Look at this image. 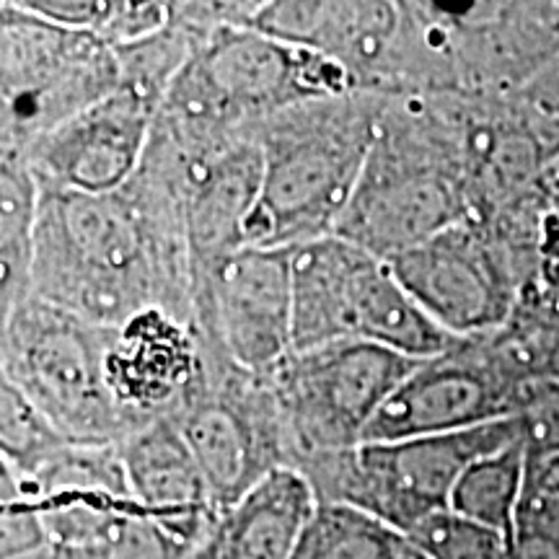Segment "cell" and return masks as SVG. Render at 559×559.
<instances>
[{
  "label": "cell",
  "mask_w": 559,
  "mask_h": 559,
  "mask_svg": "<svg viewBox=\"0 0 559 559\" xmlns=\"http://www.w3.org/2000/svg\"><path fill=\"white\" fill-rule=\"evenodd\" d=\"M29 296L96 326L151 309L194 324L179 187L145 166L104 198L39 187Z\"/></svg>",
  "instance_id": "1"
},
{
  "label": "cell",
  "mask_w": 559,
  "mask_h": 559,
  "mask_svg": "<svg viewBox=\"0 0 559 559\" xmlns=\"http://www.w3.org/2000/svg\"><path fill=\"white\" fill-rule=\"evenodd\" d=\"M466 218L461 96H383L373 145L334 236L391 262Z\"/></svg>",
  "instance_id": "2"
},
{
  "label": "cell",
  "mask_w": 559,
  "mask_h": 559,
  "mask_svg": "<svg viewBox=\"0 0 559 559\" xmlns=\"http://www.w3.org/2000/svg\"><path fill=\"white\" fill-rule=\"evenodd\" d=\"M383 96L313 99L270 117L254 132L262 190L247 247L298 249L334 228L349 205L376 138Z\"/></svg>",
  "instance_id": "3"
},
{
  "label": "cell",
  "mask_w": 559,
  "mask_h": 559,
  "mask_svg": "<svg viewBox=\"0 0 559 559\" xmlns=\"http://www.w3.org/2000/svg\"><path fill=\"white\" fill-rule=\"evenodd\" d=\"M290 264L293 349L368 342L425 360L456 342L419 309L386 260L340 236L293 249Z\"/></svg>",
  "instance_id": "4"
},
{
  "label": "cell",
  "mask_w": 559,
  "mask_h": 559,
  "mask_svg": "<svg viewBox=\"0 0 559 559\" xmlns=\"http://www.w3.org/2000/svg\"><path fill=\"white\" fill-rule=\"evenodd\" d=\"M523 440L519 419L479 428L330 453L298 474L319 506H347L407 536L430 515L449 510L451 492L474 461Z\"/></svg>",
  "instance_id": "5"
},
{
  "label": "cell",
  "mask_w": 559,
  "mask_h": 559,
  "mask_svg": "<svg viewBox=\"0 0 559 559\" xmlns=\"http://www.w3.org/2000/svg\"><path fill=\"white\" fill-rule=\"evenodd\" d=\"M107 345L109 326L34 296L21 300L5 324L3 366L62 443L107 449L135 432L111 394Z\"/></svg>",
  "instance_id": "6"
},
{
  "label": "cell",
  "mask_w": 559,
  "mask_h": 559,
  "mask_svg": "<svg viewBox=\"0 0 559 559\" xmlns=\"http://www.w3.org/2000/svg\"><path fill=\"white\" fill-rule=\"evenodd\" d=\"M417 360L368 342H330L293 349L267 386L283 425L288 469L358 449Z\"/></svg>",
  "instance_id": "7"
},
{
  "label": "cell",
  "mask_w": 559,
  "mask_h": 559,
  "mask_svg": "<svg viewBox=\"0 0 559 559\" xmlns=\"http://www.w3.org/2000/svg\"><path fill=\"white\" fill-rule=\"evenodd\" d=\"M198 461L215 513L234 508L272 472L288 469V451L272 391L210 353L198 386L171 417Z\"/></svg>",
  "instance_id": "8"
},
{
  "label": "cell",
  "mask_w": 559,
  "mask_h": 559,
  "mask_svg": "<svg viewBox=\"0 0 559 559\" xmlns=\"http://www.w3.org/2000/svg\"><path fill=\"white\" fill-rule=\"evenodd\" d=\"M531 376L510 355L500 330L456 340L417 360L366 432L362 443L445 436L510 419Z\"/></svg>",
  "instance_id": "9"
},
{
  "label": "cell",
  "mask_w": 559,
  "mask_h": 559,
  "mask_svg": "<svg viewBox=\"0 0 559 559\" xmlns=\"http://www.w3.org/2000/svg\"><path fill=\"white\" fill-rule=\"evenodd\" d=\"M293 249L243 247L192 296L210 353L251 376H270L293 353Z\"/></svg>",
  "instance_id": "10"
},
{
  "label": "cell",
  "mask_w": 559,
  "mask_h": 559,
  "mask_svg": "<svg viewBox=\"0 0 559 559\" xmlns=\"http://www.w3.org/2000/svg\"><path fill=\"white\" fill-rule=\"evenodd\" d=\"M389 264L419 309L451 337H479L513 317L519 275L481 223L461 221Z\"/></svg>",
  "instance_id": "11"
},
{
  "label": "cell",
  "mask_w": 559,
  "mask_h": 559,
  "mask_svg": "<svg viewBox=\"0 0 559 559\" xmlns=\"http://www.w3.org/2000/svg\"><path fill=\"white\" fill-rule=\"evenodd\" d=\"M158 104L117 88L29 143L39 187L104 198L135 177L148 151Z\"/></svg>",
  "instance_id": "12"
},
{
  "label": "cell",
  "mask_w": 559,
  "mask_h": 559,
  "mask_svg": "<svg viewBox=\"0 0 559 559\" xmlns=\"http://www.w3.org/2000/svg\"><path fill=\"white\" fill-rule=\"evenodd\" d=\"M205 362L207 347L198 326L169 311L151 309L109 326V386L135 432L177 415Z\"/></svg>",
  "instance_id": "13"
},
{
  "label": "cell",
  "mask_w": 559,
  "mask_h": 559,
  "mask_svg": "<svg viewBox=\"0 0 559 559\" xmlns=\"http://www.w3.org/2000/svg\"><path fill=\"white\" fill-rule=\"evenodd\" d=\"M402 26V3H330V0H275L260 3L251 29L309 47L326 55L353 75L362 94L381 96L396 34Z\"/></svg>",
  "instance_id": "14"
},
{
  "label": "cell",
  "mask_w": 559,
  "mask_h": 559,
  "mask_svg": "<svg viewBox=\"0 0 559 559\" xmlns=\"http://www.w3.org/2000/svg\"><path fill=\"white\" fill-rule=\"evenodd\" d=\"M181 190L194 296L200 283L247 247V223L262 190V153L257 140H239L226 151L190 160Z\"/></svg>",
  "instance_id": "15"
},
{
  "label": "cell",
  "mask_w": 559,
  "mask_h": 559,
  "mask_svg": "<svg viewBox=\"0 0 559 559\" xmlns=\"http://www.w3.org/2000/svg\"><path fill=\"white\" fill-rule=\"evenodd\" d=\"M135 506L194 549L221 513L210 502L198 461L171 419L145 425L117 445Z\"/></svg>",
  "instance_id": "16"
},
{
  "label": "cell",
  "mask_w": 559,
  "mask_h": 559,
  "mask_svg": "<svg viewBox=\"0 0 559 559\" xmlns=\"http://www.w3.org/2000/svg\"><path fill=\"white\" fill-rule=\"evenodd\" d=\"M317 508L309 481L298 472H272L221 513L218 559H293Z\"/></svg>",
  "instance_id": "17"
},
{
  "label": "cell",
  "mask_w": 559,
  "mask_h": 559,
  "mask_svg": "<svg viewBox=\"0 0 559 559\" xmlns=\"http://www.w3.org/2000/svg\"><path fill=\"white\" fill-rule=\"evenodd\" d=\"M39 185L29 166V138L0 120V340L16 306L29 296Z\"/></svg>",
  "instance_id": "18"
},
{
  "label": "cell",
  "mask_w": 559,
  "mask_h": 559,
  "mask_svg": "<svg viewBox=\"0 0 559 559\" xmlns=\"http://www.w3.org/2000/svg\"><path fill=\"white\" fill-rule=\"evenodd\" d=\"M528 469V451L523 440L487 453L461 474L451 492L449 510L479 526L513 536L523 481Z\"/></svg>",
  "instance_id": "19"
},
{
  "label": "cell",
  "mask_w": 559,
  "mask_h": 559,
  "mask_svg": "<svg viewBox=\"0 0 559 559\" xmlns=\"http://www.w3.org/2000/svg\"><path fill=\"white\" fill-rule=\"evenodd\" d=\"M407 536L347 506H319L293 559H402Z\"/></svg>",
  "instance_id": "20"
},
{
  "label": "cell",
  "mask_w": 559,
  "mask_h": 559,
  "mask_svg": "<svg viewBox=\"0 0 559 559\" xmlns=\"http://www.w3.org/2000/svg\"><path fill=\"white\" fill-rule=\"evenodd\" d=\"M60 445L62 440L13 383L0 358V456L19 474L21 487Z\"/></svg>",
  "instance_id": "21"
},
{
  "label": "cell",
  "mask_w": 559,
  "mask_h": 559,
  "mask_svg": "<svg viewBox=\"0 0 559 559\" xmlns=\"http://www.w3.org/2000/svg\"><path fill=\"white\" fill-rule=\"evenodd\" d=\"M190 551L171 531L135 508L94 539L73 547H50V559H187Z\"/></svg>",
  "instance_id": "22"
},
{
  "label": "cell",
  "mask_w": 559,
  "mask_h": 559,
  "mask_svg": "<svg viewBox=\"0 0 559 559\" xmlns=\"http://www.w3.org/2000/svg\"><path fill=\"white\" fill-rule=\"evenodd\" d=\"M425 559H510V539L453 510L430 515L407 534Z\"/></svg>",
  "instance_id": "23"
},
{
  "label": "cell",
  "mask_w": 559,
  "mask_h": 559,
  "mask_svg": "<svg viewBox=\"0 0 559 559\" xmlns=\"http://www.w3.org/2000/svg\"><path fill=\"white\" fill-rule=\"evenodd\" d=\"M513 534H534L559 544V472L549 459L528 456Z\"/></svg>",
  "instance_id": "24"
},
{
  "label": "cell",
  "mask_w": 559,
  "mask_h": 559,
  "mask_svg": "<svg viewBox=\"0 0 559 559\" xmlns=\"http://www.w3.org/2000/svg\"><path fill=\"white\" fill-rule=\"evenodd\" d=\"M519 428L528 456L557 459L559 456V383L542 379L523 391L519 412Z\"/></svg>",
  "instance_id": "25"
},
{
  "label": "cell",
  "mask_w": 559,
  "mask_h": 559,
  "mask_svg": "<svg viewBox=\"0 0 559 559\" xmlns=\"http://www.w3.org/2000/svg\"><path fill=\"white\" fill-rule=\"evenodd\" d=\"M50 551L45 515L32 498L0 502V559H37Z\"/></svg>",
  "instance_id": "26"
},
{
  "label": "cell",
  "mask_w": 559,
  "mask_h": 559,
  "mask_svg": "<svg viewBox=\"0 0 559 559\" xmlns=\"http://www.w3.org/2000/svg\"><path fill=\"white\" fill-rule=\"evenodd\" d=\"M171 21V3H115L111 16L104 26L99 39L104 45L124 47L135 41L153 37L160 29H166Z\"/></svg>",
  "instance_id": "27"
},
{
  "label": "cell",
  "mask_w": 559,
  "mask_h": 559,
  "mask_svg": "<svg viewBox=\"0 0 559 559\" xmlns=\"http://www.w3.org/2000/svg\"><path fill=\"white\" fill-rule=\"evenodd\" d=\"M24 5L62 29L99 37L111 16V9H115V0L111 3H102V0H24Z\"/></svg>",
  "instance_id": "28"
},
{
  "label": "cell",
  "mask_w": 559,
  "mask_h": 559,
  "mask_svg": "<svg viewBox=\"0 0 559 559\" xmlns=\"http://www.w3.org/2000/svg\"><path fill=\"white\" fill-rule=\"evenodd\" d=\"M513 313L559 334V264L534 272L521 285Z\"/></svg>",
  "instance_id": "29"
},
{
  "label": "cell",
  "mask_w": 559,
  "mask_h": 559,
  "mask_svg": "<svg viewBox=\"0 0 559 559\" xmlns=\"http://www.w3.org/2000/svg\"><path fill=\"white\" fill-rule=\"evenodd\" d=\"M510 559H559V544L534 534H513Z\"/></svg>",
  "instance_id": "30"
},
{
  "label": "cell",
  "mask_w": 559,
  "mask_h": 559,
  "mask_svg": "<svg viewBox=\"0 0 559 559\" xmlns=\"http://www.w3.org/2000/svg\"><path fill=\"white\" fill-rule=\"evenodd\" d=\"M19 498H26L19 474L13 472V466L9 464V461L0 456V502L19 500Z\"/></svg>",
  "instance_id": "31"
},
{
  "label": "cell",
  "mask_w": 559,
  "mask_h": 559,
  "mask_svg": "<svg viewBox=\"0 0 559 559\" xmlns=\"http://www.w3.org/2000/svg\"><path fill=\"white\" fill-rule=\"evenodd\" d=\"M549 379L559 383V345L555 349V355H551V362H549Z\"/></svg>",
  "instance_id": "32"
},
{
  "label": "cell",
  "mask_w": 559,
  "mask_h": 559,
  "mask_svg": "<svg viewBox=\"0 0 559 559\" xmlns=\"http://www.w3.org/2000/svg\"><path fill=\"white\" fill-rule=\"evenodd\" d=\"M402 559H425V557H423V555H419V551H417L415 547H412V549L407 551V555H404Z\"/></svg>",
  "instance_id": "33"
},
{
  "label": "cell",
  "mask_w": 559,
  "mask_h": 559,
  "mask_svg": "<svg viewBox=\"0 0 559 559\" xmlns=\"http://www.w3.org/2000/svg\"><path fill=\"white\" fill-rule=\"evenodd\" d=\"M549 461H551V464H555V469L559 472V456L557 459H549Z\"/></svg>",
  "instance_id": "34"
}]
</instances>
